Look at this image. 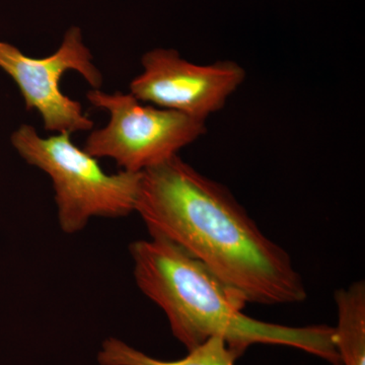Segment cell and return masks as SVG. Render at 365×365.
<instances>
[{
    "label": "cell",
    "mask_w": 365,
    "mask_h": 365,
    "mask_svg": "<svg viewBox=\"0 0 365 365\" xmlns=\"http://www.w3.org/2000/svg\"><path fill=\"white\" fill-rule=\"evenodd\" d=\"M86 98L109 112L107 126L91 131L83 150L96 158H108L129 173L144 170L176 157L206 132V122L137 100L133 95L91 88Z\"/></svg>",
    "instance_id": "4"
},
{
    "label": "cell",
    "mask_w": 365,
    "mask_h": 365,
    "mask_svg": "<svg viewBox=\"0 0 365 365\" xmlns=\"http://www.w3.org/2000/svg\"><path fill=\"white\" fill-rule=\"evenodd\" d=\"M11 140L29 165L51 179L59 227L66 234L81 232L93 217H124L135 212L141 173L108 174L98 158L72 143L69 133L42 137L24 124Z\"/></svg>",
    "instance_id": "3"
},
{
    "label": "cell",
    "mask_w": 365,
    "mask_h": 365,
    "mask_svg": "<svg viewBox=\"0 0 365 365\" xmlns=\"http://www.w3.org/2000/svg\"><path fill=\"white\" fill-rule=\"evenodd\" d=\"M130 255L137 287L165 313L188 351L220 337L242 353L255 344L287 346L341 365L334 327L278 325L247 316L241 295L165 240L133 242Z\"/></svg>",
    "instance_id": "2"
},
{
    "label": "cell",
    "mask_w": 365,
    "mask_h": 365,
    "mask_svg": "<svg viewBox=\"0 0 365 365\" xmlns=\"http://www.w3.org/2000/svg\"><path fill=\"white\" fill-rule=\"evenodd\" d=\"M81 28L72 26L58 49L43 58L24 54L18 47L0 41V68L14 79L28 111L39 113L46 131L73 134L93 129V121L83 106L62 93V76L78 72L93 88L103 86L102 72L93 63Z\"/></svg>",
    "instance_id": "5"
},
{
    "label": "cell",
    "mask_w": 365,
    "mask_h": 365,
    "mask_svg": "<svg viewBox=\"0 0 365 365\" xmlns=\"http://www.w3.org/2000/svg\"><path fill=\"white\" fill-rule=\"evenodd\" d=\"M244 353L230 347L222 338L212 337L177 360H160L134 349L126 343L110 338L98 353L101 365H235Z\"/></svg>",
    "instance_id": "7"
},
{
    "label": "cell",
    "mask_w": 365,
    "mask_h": 365,
    "mask_svg": "<svg viewBox=\"0 0 365 365\" xmlns=\"http://www.w3.org/2000/svg\"><path fill=\"white\" fill-rule=\"evenodd\" d=\"M143 72L132 79L137 100L205 121L220 111L246 79L244 67L232 60L196 64L169 48H155L141 57Z\"/></svg>",
    "instance_id": "6"
},
{
    "label": "cell",
    "mask_w": 365,
    "mask_h": 365,
    "mask_svg": "<svg viewBox=\"0 0 365 365\" xmlns=\"http://www.w3.org/2000/svg\"><path fill=\"white\" fill-rule=\"evenodd\" d=\"M335 347L341 365H365V283L357 281L335 292Z\"/></svg>",
    "instance_id": "8"
},
{
    "label": "cell",
    "mask_w": 365,
    "mask_h": 365,
    "mask_svg": "<svg viewBox=\"0 0 365 365\" xmlns=\"http://www.w3.org/2000/svg\"><path fill=\"white\" fill-rule=\"evenodd\" d=\"M135 212L247 302H302L307 289L289 254L262 232L227 187L179 155L141 173Z\"/></svg>",
    "instance_id": "1"
}]
</instances>
